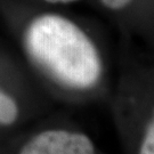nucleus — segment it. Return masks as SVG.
<instances>
[{
    "instance_id": "nucleus-1",
    "label": "nucleus",
    "mask_w": 154,
    "mask_h": 154,
    "mask_svg": "<svg viewBox=\"0 0 154 154\" xmlns=\"http://www.w3.org/2000/svg\"><path fill=\"white\" fill-rule=\"evenodd\" d=\"M24 44L33 61L67 87L90 88L100 78L102 62L95 45L66 17H35L26 28Z\"/></svg>"
},
{
    "instance_id": "nucleus-2",
    "label": "nucleus",
    "mask_w": 154,
    "mask_h": 154,
    "mask_svg": "<svg viewBox=\"0 0 154 154\" xmlns=\"http://www.w3.org/2000/svg\"><path fill=\"white\" fill-rule=\"evenodd\" d=\"M18 154H95V149L83 134L51 129L31 138Z\"/></svg>"
},
{
    "instance_id": "nucleus-3",
    "label": "nucleus",
    "mask_w": 154,
    "mask_h": 154,
    "mask_svg": "<svg viewBox=\"0 0 154 154\" xmlns=\"http://www.w3.org/2000/svg\"><path fill=\"white\" fill-rule=\"evenodd\" d=\"M18 106L9 95L0 91V126H9L16 121Z\"/></svg>"
},
{
    "instance_id": "nucleus-4",
    "label": "nucleus",
    "mask_w": 154,
    "mask_h": 154,
    "mask_svg": "<svg viewBox=\"0 0 154 154\" xmlns=\"http://www.w3.org/2000/svg\"><path fill=\"white\" fill-rule=\"evenodd\" d=\"M139 154H154V116L149 122L140 145Z\"/></svg>"
},
{
    "instance_id": "nucleus-5",
    "label": "nucleus",
    "mask_w": 154,
    "mask_h": 154,
    "mask_svg": "<svg viewBox=\"0 0 154 154\" xmlns=\"http://www.w3.org/2000/svg\"><path fill=\"white\" fill-rule=\"evenodd\" d=\"M102 4L112 11H120L131 2L132 0H100Z\"/></svg>"
},
{
    "instance_id": "nucleus-6",
    "label": "nucleus",
    "mask_w": 154,
    "mask_h": 154,
    "mask_svg": "<svg viewBox=\"0 0 154 154\" xmlns=\"http://www.w3.org/2000/svg\"><path fill=\"white\" fill-rule=\"evenodd\" d=\"M49 4H69V2H73L77 0H45Z\"/></svg>"
}]
</instances>
